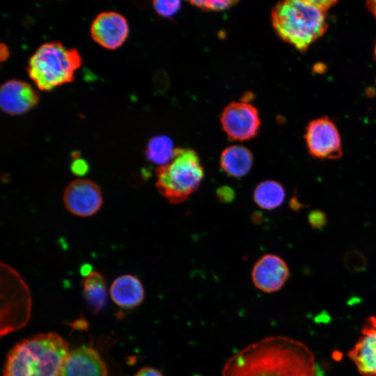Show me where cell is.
Returning <instances> with one entry per match:
<instances>
[{
	"instance_id": "2e32d148",
	"label": "cell",
	"mask_w": 376,
	"mask_h": 376,
	"mask_svg": "<svg viewBox=\"0 0 376 376\" xmlns=\"http://www.w3.org/2000/svg\"><path fill=\"white\" fill-rule=\"evenodd\" d=\"M253 198L258 207L271 210L283 204L285 198V190L278 181L267 180L256 186L253 191Z\"/></svg>"
},
{
	"instance_id": "44dd1931",
	"label": "cell",
	"mask_w": 376,
	"mask_h": 376,
	"mask_svg": "<svg viewBox=\"0 0 376 376\" xmlns=\"http://www.w3.org/2000/svg\"><path fill=\"white\" fill-rule=\"evenodd\" d=\"M153 8L157 13L164 17H171L180 10L181 3L179 1H154Z\"/></svg>"
},
{
	"instance_id": "7402d4cb",
	"label": "cell",
	"mask_w": 376,
	"mask_h": 376,
	"mask_svg": "<svg viewBox=\"0 0 376 376\" xmlns=\"http://www.w3.org/2000/svg\"><path fill=\"white\" fill-rule=\"evenodd\" d=\"M308 221L312 228H322L327 224V215L320 210H314L308 214Z\"/></svg>"
},
{
	"instance_id": "6da1fadb",
	"label": "cell",
	"mask_w": 376,
	"mask_h": 376,
	"mask_svg": "<svg viewBox=\"0 0 376 376\" xmlns=\"http://www.w3.org/2000/svg\"><path fill=\"white\" fill-rule=\"evenodd\" d=\"M311 352L301 343L269 336L253 343L230 357L222 376H315Z\"/></svg>"
},
{
	"instance_id": "484cf974",
	"label": "cell",
	"mask_w": 376,
	"mask_h": 376,
	"mask_svg": "<svg viewBox=\"0 0 376 376\" xmlns=\"http://www.w3.org/2000/svg\"><path fill=\"white\" fill-rule=\"evenodd\" d=\"M313 3L317 7L320 8L324 12H327L331 8H332L337 3L336 1H327V0H311Z\"/></svg>"
},
{
	"instance_id": "e0dca14e",
	"label": "cell",
	"mask_w": 376,
	"mask_h": 376,
	"mask_svg": "<svg viewBox=\"0 0 376 376\" xmlns=\"http://www.w3.org/2000/svg\"><path fill=\"white\" fill-rule=\"evenodd\" d=\"M84 296L95 311H100L106 304L107 292L104 277L98 272H92L83 283Z\"/></svg>"
},
{
	"instance_id": "d4e9b609",
	"label": "cell",
	"mask_w": 376,
	"mask_h": 376,
	"mask_svg": "<svg viewBox=\"0 0 376 376\" xmlns=\"http://www.w3.org/2000/svg\"><path fill=\"white\" fill-rule=\"evenodd\" d=\"M134 376H164L157 369L152 367H144L139 370Z\"/></svg>"
},
{
	"instance_id": "4fadbf2b",
	"label": "cell",
	"mask_w": 376,
	"mask_h": 376,
	"mask_svg": "<svg viewBox=\"0 0 376 376\" xmlns=\"http://www.w3.org/2000/svg\"><path fill=\"white\" fill-rule=\"evenodd\" d=\"M58 376H108V373L99 353L82 346L69 352Z\"/></svg>"
},
{
	"instance_id": "603a6c76",
	"label": "cell",
	"mask_w": 376,
	"mask_h": 376,
	"mask_svg": "<svg viewBox=\"0 0 376 376\" xmlns=\"http://www.w3.org/2000/svg\"><path fill=\"white\" fill-rule=\"evenodd\" d=\"M70 170L74 175L81 177L88 172L89 164L85 159L79 158L72 162Z\"/></svg>"
},
{
	"instance_id": "ac0fdd59",
	"label": "cell",
	"mask_w": 376,
	"mask_h": 376,
	"mask_svg": "<svg viewBox=\"0 0 376 376\" xmlns=\"http://www.w3.org/2000/svg\"><path fill=\"white\" fill-rule=\"evenodd\" d=\"M175 149L170 138L164 135L157 136L149 140L145 155L148 161L161 166L172 160Z\"/></svg>"
},
{
	"instance_id": "ba28073f",
	"label": "cell",
	"mask_w": 376,
	"mask_h": 376,
	"mask_svg": "<svg viewBox=\"0 0 376 376\" xmlns=\"http://www.w3.org/2000/svg\"><path fill=\"white\" fill-rule=\"evenodd\" d=\"M63 200L70 213L81 217L93 215L103 203L100 187L88 179H76L70 182L63 191Z\"/></svg>"
},
{
	"instance_id": "8fae6325",
	"label": "cell",
	"mask_w": 376,
	"mask_h": 376,
	"mask_svg": "<svg viewBox=\"0 0 376 376\" xmlns=\"http://www.w3.org/2000/svg\"><path fill=\"white\" fill-rule=\"evenodd\" d=\"M347 356L362 376H376V317L366 319L361 335Z\"/></svg>"
},
{
	"instance_id": "7c38bea8",
	"label": "cell",
	"mask_w": 376,
	"mask_h": 376,
	"mask_svg": "<svg viewBox=\"0 0 376 376\" xmlns=\"http://www.w3.org/2000/svg\"><path fill=\"white\" fill-rule=\"evenodd\" d=\"M39 99V95L33 86L19 79H10L1 86V109L10 115L27 112L37 105Z\"/></svg>"
},
{
	"instance_id": "9a60e30c",
	"label": "cell",
	"mask_w": 376,
	"mask_h": 376,
	"mask_svg": "<svg viewBox=\"0 0 376 376\" xmlns=\"http://www.w3.org/2000/svg\"><path fill=\"white\" fill-rule=\"evenodd\" d=\"M220 166L228 175L240 178L251 171L253 156L244 146L233 145L223 150L219 159Z\"/></svg>"
},
{
	"instance_id": "cb8c5ba5",
	"label": "cell",
	"mask_w": 376,
	"mask_h": 376,
	"mask_svg": "<svg viewBox=\"0 0 376 376\" xmlns=\"http://www.w3.org/2000/svg\"><path fill=\"white\" fill-rule=\"evenodd\" d=\"M218 198L223 202L232 201L234 197V191L228 187H222L217 190Z\"/></svg>"
},
{
	"instance_id": "8992f818",
	"label": "cell",
	"mask_w": 376,
	"mask_h": 376,
	"mask_svg": "<svg viewBox=\"0 0 376 376\" xmlns=\"http://www.w3.org/2000/svg\"><path fill=\"white\" fill-rule=\"evenodd\" d=\"M304 139L308 153L316 159H338L343 156L342 141L335 123L328 117L311 120Z\"/></svg>"
},
{
	"instance_id": "7a4b0ae2",
	"label": "cell",
	"mask_w": 376,
	"mask_h": 376,
	"mask_svg": "<svg viewBox=\"0 0 376 376\" xmlns=\"http://www.w3.org/2000/svg\"><path fill=\"white\" fill-rule=\"evenodd\" d=\"M68 354V343L59 335L33 336L10 351L3 376H58Z\"/></svg>"
},
{
	"instance_id": "d6986e66",
	"label": "cell",
	"mask_w": 376,
	"mask_h": 376,
	"mask_svg": "<svg viewBox=\"0 0 376 376\" xmlns=\"http://www.w3.org/2000/svg\"><path fill=\"white\" fill-rule=\"evenodd\" d=\"M192 6L198 8L203 10L206 11H221L225 10L233 5L237 1H191L189 2Z\"/></svg>"
},
{
	"instance_id": "9c48e42d",
	"label": "cell",
	"mask_w": 376,
	"mask_h": 376,
	"mask_svg": "<svg viewBox=\"0 0 376 376\" xmlns=\"http://www.w3.org/2000/svg\"><path fill=\"white\" fill-rule=\"evenodd\" d=\"M129 25L125 17L114 11L98 14L93 21L90 33L93 40L107 49H116L127 40Z\"/></svg>"
},
{
	"instance_id": "52a82bcc",
	"label": "cell",
	"mask_w": 376,
	"mask_h": 376,
	"mask_svg": "<svg viewBox=\"0 0 376 376\" xmlns=\"http://www.w3.org/2000/svg\"><path fill=\"white\" fill-rule=\"evenodd\" d=\"M222 129L228 138L244 141L256 137L260 127L258 109L246 101L232 102L220 116Z\"/></svg>"
},
{
	"instance_id": "4316f807",
	"label": "cell",
	"mask_w": 376,
	"mask_h": 376,
	"mask_svg": "<svg viewBox=\"0 0 376 376\" xmlns=\"http://www.w3.org/2000/svg\"><path fill=\"white\" fill-rule=\"evenodd\" d=\"M9 56V49L5 44L1 43L0 45V58L1 61H3Z\"/></svg>"
},
{
	"instance_id": "5b68a950",
	"label": "cell",
	"mask_w": 376,
	"mask_h": 376,
	"mask_svg": "<svg viewBox=\"0 0 376 376\" xmlns=\"http://www.w3.org/2000/svg\"><path fill=\"white\" fill-rule=\"evenodd\" d=\"M156 188L172 204L187 201L199 187L204 169L196 152L189 148H176L168 164L156 169Z\"/></svg>"
},
{
	"instance_id": "30bf717a",
	"label": "cell",
	"mask_w": 376,
	"mask_h": 376,
	"mask_svg": "<svg viewBox=\"0 0 376 376\" xmlns=\"http://www.w3.org/2000/svg\"><path fill=\"white\" fill-rule=\"evenodd\" d=\"M290 271L280 256L268 253L260 257L251 270V279L258 290L272 293L279 290L289 278Z\"/></svg>"
},
{
	"instance_id": "83f0119b",
	"label": "cell",
	"mask_w": 376,
	"mask_h": 376,
	"mask_svg": "<svg viewBox=\"0 0 376 376\" xmlns=\"http://www.w3.org/2000/svg\"><path fill=\"white\" fill-rule=\"evenodd\" d=\"M366 6L368 10L373 14L376 19V0L368 1Z\"/></svg>"
},
{
	"instance_id": "277c9868",
	"label": "cell",
	"mask_w": 376,
	"mask_h": 376,
	"mask_svg": "<svg viewBox=\"0 0 376 376\" xmlns=\"http://www.w3.org/2000/svg\"><path fill=\"white\" fill-rule=\"evenodd\" d=\"M81 56L76 49L67 48L57 41L40 45L31 56L27 73L40 91H49L72 82L81 65Z\"/></svg>"
},
{
	"instance_id": "ffe728a7",
	"label": "cell",
	"mask_w": 376,
	"mask_h": 376,
	"mask_svg": "<svg viewBox=\"0 0 376 376\" xmlns=\"http://www.w3.org/2000/svg\"><path fill=\"white\" fill-rule=\"evenodd\" d=\"M344 263L350 272H360L366 267L365 256L358 251H348L344 257Z\"/></svg>"
},
{
	"instance_id": "f1b7e54d",
	"label": "cell",
	"mask_w": 376,
	"mask_h": 376,
	"mask_svg": "<svg viewBox=\"0 0 376 376\" xmlns=\"http://www.w3.org/2000/svg\"><path fill=\"white\" fill-rule=\"evenodd\" d=\"M290 206L295 210H299L304 207L303 205L298 201L295 196L292 198Z\"/></svg>"
},
{
	"instance_id": "4dcf8cb0",
	"label": "cell",
	"mask_w": 376,
	"mask_h": 376,
	"mask_svg": "<svg viewBox=\"0 0 376 376\" xmlns=\"http://www.w3.org/2000/svg\"><path fill=\"white\" fill-rule=\"evenodd\" d=\"M374 54H375V58H376V43H375V46Z\"/></svg>"
},
{
	"instance_id": "3957f363",
	"label": "cell",
	"mask_w": 376,
	"mask_h": 376,
	"mask_svg": "<svg viewBox=\"0 0 376 376\" xmlns=\"http://www.w3.org/2000/svg\"><path fill=\"white\" fill-rule=\"evenodd\" d=\"M271 22L278 36L301 53L322 37L328 28L327 13L311 0H287L277 3Z\"/></svg>"
},
{
	"instance_id": "5bb4252c",
	"label": "cell",
	"mask_w": 376,
	"mask_h": 376,
	"mask_svg": "<svg viewBox=\"0 0 376 376\" xmlns=\"http://www.w3.org/2000/svg\"><path fill=\"white\" fill-rule=\"evenodd\" d=\"M109 292L113 302L126 309L140 305L145 295L141 282L132 274H124L116 278L111 285Z\"/></svg>"
},
{
	"instance_id": "f546056e",
	"label": "cell",
	"mask_w": 376,
	"mask_h": 376,
	"mask_svg": "<svg viewBox=\"0 0 376 376\" xmlns=\"http://www.w3.org/2000/svg\"><path fill=\"white\" fill-rule=\"evenodd\" d=\"M92 272L91 266L88 264L84 265L81 268V273L82 275L87 276Z\"/></svg>"
}]
</instances>
